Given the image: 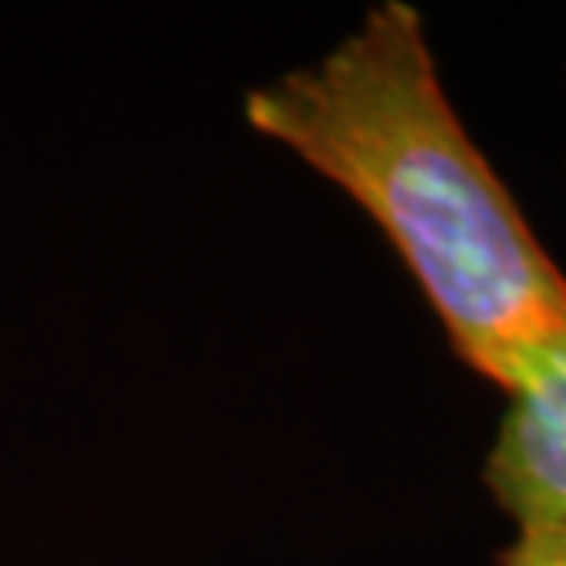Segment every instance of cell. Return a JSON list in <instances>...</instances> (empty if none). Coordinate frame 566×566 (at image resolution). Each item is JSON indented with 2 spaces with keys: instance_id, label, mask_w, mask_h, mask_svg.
I'll list each match as a JSON object with an SVG mask.
<instances>
[{
  "instance_id": "3",
  "label": "cell",
  "mask_w": 566,
  "mask_h": 566,
  "mask_svg": "<svg viewBox=\"0 0 566 566\" xmlns=\"http://www.w3.org/2000/svg\"><path fill=\"white\" fill-rule=\"evenodd\" d=\"M501 566H566V537L515 534V545L501 556Z\"/></svg>"
},
{
  "instance_id": "2",
  "label": "cell",
  "mask_w": 566,
  "mask_h": 566,
  "mask_svg": "<svg viewBox=\"0 0 566 566\" xmlns=\"http://www.w3.org/2000/svg\"><path fill=\"white\" fill-rule=\"evenodd\" d=\"M490 382L507 405L485 485L518 534L566 537V335L515 349Z\"/></svg>"
},
{
  "instance_id": "1",
  "label": "cell",
  "mask_w": 566,
  "mask_h": 566,
  "mask_svg": "<svg viewBox=\"0 0 566 566\" xmlns=\"http://www.w3.org/2000/svg\"><path fill=\"white\" fill-rule=\"evenodd\" d=\"M243 118L379 224L474 376L566 335V273L460 122L412 4L382 0L316 63L254 85Z\"/></svg>"
}]
</instances>
